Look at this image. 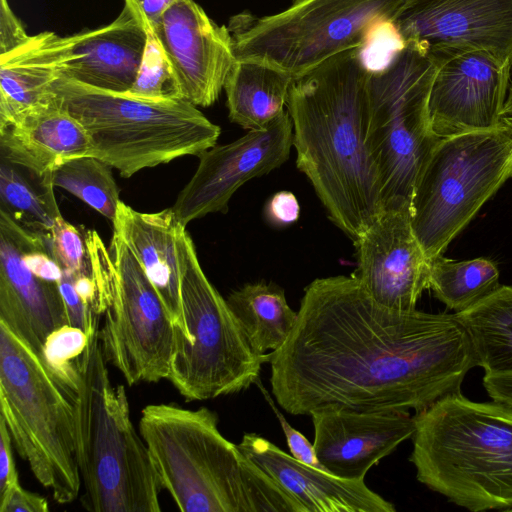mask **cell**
Masks as SVG:
<instances>
[{
	"label": "cell",
	"mask_w": 512,
	"mask_h": 512,
	"mask_svg": "<svg viewBox=\"0 0 512 512\" xmlns=\"http://www.w3.org/2000/svg\"><path fill=\"white\" fill-rule=\"evenodd\" d=\"M297 313L269 358L272 394L292 415L330 407L419 412L460 391L478 366L456 313L387 308L353 275L313 280Z\"/></svg>",
	"instance_id": "6da1fadb"
},
{
	"label": "cell",
	"mask_w": 512,
	"mask_h": 512,
	"mask_svg": "<svg viewBox=\"0 0 512 512\" xmlns=\"http://www.w3.org/2000/svg\"><path fill=\"white\" fill-rule=\"evenodd\" d=\"M369 73L360 49L349 50L295 78L286 104L297 168L329 219L353 242L383 212L367 139Z\"/></svg>",
	"instance_id": "7a4b0ae2"
},
{
	"label": "cell",
	"mask_w": 512,
	"mask_h": 512,
	"mask_svg": "<svg viewBox=\"0 0 512 512\" xmlns=\"http://www.w3.org/2000/svg\"><path fill=\"white\" fill-rule=\"evenodd\" d=\"M139 432L161 489L183 512H304L218 429L217 414L151 404Z\"/></svg>",
	"instance_id": "3957f363"
},
{
	"label": "cell",
	"mask_w": 512,
	"mask_h": 512,
	"mask_svg": "<svg viewBox=\"0 0 512 512\" xmlns=\"http://www.w3.org/2000/svg\"><path fill=\"white\" fill-rule=\"evenodd\" d=\"M413 417L420 483L469 511H512V407L458 391Z\"/></svg>",
	"instance_id": "277c9868"
},
{
	"label": "cell",
	"mask_w": 512,
	"mask_h": 512,
	"mask_svg": "<svg viewBox=\"0 0 512 512\" xmlns=\"http://www.w3.org/2000/svg\"><path fill=\"white\" fill-rule=\"evenodd\" d=\"M93 323L77 360L76 456L80 503L90 512H159L161 487L131 417L123 385L113 386Z\"/></svg>",
	"instance_id": "5b68a950"
},
{
	"label": "cell",
	"mask_w": 512,
	"mask_h": 512,
	"mask_svg": "<svg viewBox=\"0 0 512 512\" xmlns=\"http://www.w3.org/2000/svg\"><path fill=\"white\" fill-rule=\"evenodd\" d=\"M51 92L83 126L90 154L129 178L145 168L199 156L216 145L220 127L183 99L147 100L59 76Z\"/></svg>",
	"instance_id": "8992f818"
},
{
	"label": "cell",
	"mask_w": 512,
	"mask_h": 512,
	"mask_svg": "<svg viewBox=\"0 0 512 512\" xmlns=\"http://www.w3.org/2000/svg\"><path fill=\"white\" fill-rule=\"evenodd\" d=\"M75 396L76 388L0 322V416L20 457L60 504L81 490Z\"/></svg>",
	"instance_id": "52a82bcc"
},
{
	"label": "cell",
	"mask_w": 512,
	"mask_h": 512,
	"mask_svg": "<svg viewBox=\"0 0 512 512\" xmlns=\"http://www.w3.org/2000/svg\"><path fill=\"white\" fill-rule=\"evenodd\" d=\"M180 294L188 339L175 328L167 380L187 401L248 389L270 353L257 354L226 299L208 280L185 227L177 237Z\"/></svg>",
	"instance_id": "ba28073f"
},
{
	"label": "cell",
	"mask_w": 512,
	"mask_h": 512,
	"mask_svg": "<svg viewBox=\"0 0 512 512\" xmlns=\"http://www.w3.org/2000/svg\"><path fill=\"white\" fill-rule=\"evenodd\" d=\"M439 59L425 46L405 45L368 77V145L376 163L384 210L410 209L418 176L440 141L429 99Z\"/></svg>",
	"instance_id": "9c48e42d"
},
{
	"label": "cell",
	"mask_w": 512,
	"mask_h": 512,
	"mask_svg": "<svg viewBox=\"0 0 512 512\" xmlns=\"http://www.w3.org/2000/svg\"><path fill=\"white\" fill-rule=\"evenodd\" d=\"M85 237L95 312L105 315L99 339L107 363L131 386L167 379L175 326L154 285L117 233L108 248L94 230Z\"/></svg>",
	"instance_id": "30bf717a"
},
{
	"label": "cell",
	"mask_w": 512,
	"mask_h": 512,
	"mask_svg": "<svg viewBox=\"0 0 512 512\" xmlns=\"http://www.w3.org/2000/svg\"><path fill=\"white\" fill-rule=\"evenodd\" d=\"M406 0H293L261 18L230 19L236 59L267 62L294 79L327 60L362 48L374 32L393 22Z\"/></svg>",
	"instance_id": "8fae6325"
},
{
	"label": "cell",
	"mask_w": 512,
	"mask_h": 512,
	"mask_svg": "<svg viewBox=\"0 0 512 512\" xmlns=\"http://www.w3.org/2000/svg\"><path fill=\"white\" fill-rule=\"evenodd\" d=\"M512 176V135L503 127L441 138L415 184L410 220L426 257L442 255Z\"/></svg>",
	"instance_id": "7c38bea8"
},
{
	"label": "cell",
	"mask_w": 512,
	"mask_h": 512,
	"mask_svg": "<svg viewBox=\"0 0 512 512\" xmlns=\"http://www.w3.org/2000/svg\"><path fill=\"white\" fill-rule=\"evenodd\" d=\"M292 146L293 126L287 111L264 128L201 153L194 175L171 207L179 223L186 227L208 214L225 213L236 190L284 164Z\"/></svg>",
	"instance_id": "4fadbf2b"
},
{
	"label": "cell",
	"mask_w": 512,
	"mask_h": 512,
	"mask_svg": "<svg viewBox=\"0 0 512 512\" xmlns=\"http://www.w3.org/2000/svg\"><path fill=\"white\" fill-rule=\"evenodd\" d=\"M434 54L439 59L429 99L434 132L444 138L501 127L511 63L476 49Z\"/></svg>",
	"instance_id": "5bb4252c"
},
{
	"label": "cell",
	"mask_w": 512,
	"mask_h": 512,
	"mask_svg": "<svg viewBox=\"0 0 512 512\" xmlns=\"http://www.w3.org/2000/svg\"><path fill=\"white\" fill-rule=\"evenodd\" d=\"M393 24L430 52L484 50L512 65V0H406Z\"/></svg>",
	"instance_id": "9a60e30c"
},
{
	"label": "cell",
	"mask_w": 512,
	"mask_h": 512,
	"mask_svg": "<svg viewBox=\"0 0 512 512\" xmlns=\"http://www.w3.org/2000/svg\"><path fill=\"white\" fill-rule=\"evenodd\" d=\"M352 275L379 304L411 311L429 289V259L411 226L410 209L384 210L354 242Z\"/></svg>",
	"instance_id": "2e32d148"
},
{
	"label": "cell",
	"mask_w": 512,
	"mask_h": 512,
	"mask_svg": "<svg viewBox=\"0 0 512 512\" xmlns=\"http://www.w3.org/2000/svg\"><path fill=\"white\" fill-rule=\"evenodd\" d=\"M155 31L173 64L183 98L197 107L212 105L236 61L228 27L215 23L194 0H178Z\"/></svg>",
	"instance_id": "e0dca14e"
},
{
	"label": "cell",
	"mask_w": 512,
	"mask_h": 512,
	"mask_svg": "<svg viewBox=\"0 0 512 512\" xmlns=\"http://www.w3.org/2000/svg\"><path fill=\"white\" fill-rule=\"evenodd\" d=\"M313 446L327 472L364 480L367 472L415 431L407 410L356 411L330 407L310 414Z\"/></svg>",
	"instance_id": "ac0fdd59"
},
{
	"label": "cell",
	"mask_w": 512,
	"mask_h": 512,
	"mask_svg": "<svg viewBox=\"0 0 512 512\" xmlns=\"http://www.w3.org/2000/svg\"><path fill=\"white\" fill-rule=\"evenodd\" d=\"M25 226L0 209V322L42 357L50 334L68 325L59 283L23 259Z\"/></svg>",
	"instance_id": "d6986e66"
},
{
	"label": "cell",
	"mask_w": 512,
	"mask_h": 512,
	"mask_svg": "<svg viewBox=\"0 0 512 512\" xmlns=\"http://www.w3.org/2000/svg\"><path fill=\"white\" fill-rule=\"evenodd\" d=\"M243 454L291 495L304 512H395L364 480H349L307 465L266 438L244 433Z\"/></svg>",
	"instance_id": "ffe728a7"
},
{
	"label": "cell",
	"mask_w": 512,
	"mask_h": 512,
	"mask_svg": "<svg viewBox=\"0 0 512 512\" xmlns=\"http://www.w3.org/2000/svg\"><path fill=\"white\" fill-rule=\"evenodd\" d=\"M1 157L51 180L63 161L89 155L91 146L83 126L55 95L0 123Z\"/></svg>",
	"instance_id": "44dd1931"
},
{
	"label": "cell",
	"mask_w": 512,
	"mask_h": 512,
	"mask_svg": "<svg viewBox=\"0 0 512 512\" xmlns=\"http://www.w3.org/2000/svg\"><path fill=\"white\" fill-rule=\"evenodd\" d=\"M60 76L94 88L126 93L137 76L147 34L141 19L124 4L111 23L72 35Z\"/></svg>",
	"instance_id": "7402d4cb"
},
{
	"label": "cell",
	"mask_w": 512,
	"mask_h": 512,
	"mask_svg": "<svg viewBox=\"0 0 512 512\" xmlns=\"http://www.w3.org/2000/svg\"><path fill=\"white\" fill-rule=\"evenodd\" d=\"M182 226L172 208L145 213L120 201L113 232L129 247L154 285L177 330L188 339L181 294L177 237Z\"/></svg>",
	"instance_id": "603a6c76"
},
{
	"label": "cell",
	"mask_w": 512,
	"mask_h": 512,
	"mask_svg": "<svg viewBox=\"0 0 512 512\" xmlns=\"http://www.w3.org/2000/svg\"><path fill=\"white\" fill-rule=\"evenodd\" d=\"M72 35L44 31L0 55V123L47 100L69 58Z\"/></svg>",
	"instance_id": "cb8c5ba5"
},
{
	"label": "cell",
	"mask_w": 512,
	"mask_h": 512,
	"mask_svg": "<svg viewBox=\"0 0 512 512\" xmlns=\"http://www.w3.org/2000/svg\"><path fill=\"white\" fill-rule=\"evenodd\" d=\"M293 80L267 62L236 59L223 88L229 119L247 130L268 126L285 112Z\"/></svg>",
	"instance_id": "d4e9b609"
},
{
	"label": "cell",
	"mask_w": 512,
	"mask_h": 512,
	"mask_svg": "<svg viewBox=\"0 0 512 512\" xmlns=\"http://www.w3.org/2000/svg\"><path fill=\"white\" fill-rule=\"evenodd\" d=\"M226 301L259 355L279 349L297 320L298 313L288 305L284 290L274 283L245 284L232 291Z\"/></svg>",
	"instance_id": "484cf974"
},
{
	"label": "cell",
	"mask_w": 512,
	"mask_h": 512,
	"mask_svg": "<svg viewBox=\"0 0 512 512\" xmlns=\"http://www.w3.org/2000/svg\"><path fill=\"white\" fill-rule=\"evenodd\" d=\"M485 373L512 371V287H500L474 307L456 313Z\"/></svg>",
	"instance_id": "4316f807"
},
{
	"label": "cell",
	"mask_w": 512,
	"mask_h": 512,
	"mask_svg": "<svg viewBox=\"0 0 512 512\" xmlns=\"http://www.w3.org/2000/svg\"><path fill=\"white\" fill-rule=\"evenodd\" d=\"M499 287V270L487 258L455 261L439 255L429 261V289L455 313L474 307Z\"/></svg>",
	"instance_id": "83f0119b"
},
{
	"label": "cell",
	"mask_w": 512,
	"mask_h": 512,
	"mask_svg": "<svg viewBox=\"0 0 512 512\" xmlns=\"http://www.w3.org/2000/svg\"><path fill=\"white\" fill-rule=\"evenodd\" d=\"M49 179L1 157L0 209L21 224L40 231H50L61 216Z\"/></svg>",
	"instance_id": "f1b7e54d"
},
{
	"label": "cell",
	"mask_w": 512,
	"mask_h": 512,
	"mask_svg": "<svg viewBox=\"0 0 512 512\" xmlns=\"http://www.w3.org/2000/svg\"><path fill=\"white\" fill-rule=\"evenodd\" d=\"M54 187L76 196L110 221L115 220L120 190L111 166L101 159L83 155L60 163L51 174Z\"/></svg>",
	"instance_id": "f546056e"
},
{
	"label": "cell",
	"mask_w": 512,
	"mask_h": 512,
	"mask_svg": "<svg viewBox=\"0 0 512 512\" xmlns=\"http://www.w3.org/2000/svg\"><path fill=\"white\" fill-rule=\"evenodd\" d=\"M142 24L147 34L146 45L135 81L126 93L147 100H185L173 64L156 31L143 21Z\"/></svg>",
	"instance_id": "4dcf8cb0"
},
{
	"label": "cell",
	"mask_w": 512,
	"mask_h": 512,
	"mask_svg": "<svg viewBox=\"0 0 512 512\" xmlns=\"http://www.w3.org/2000/svg\"><path fill=\"white\" fill-rule=\"evenodd\" d=\"M88 334L71 325H64L47 338L42 358L48 367L67 385L76 388L77 360L83 353Z\"/></svg>",
	"instance_id": "1f68e13d"
},
{
	"label": "cell",
	"mask_w": 512,
	"mask_h": 512,
	"mask_svg": "<svg viewBox=\"0 0 512 512\" xmlns=\"http://www.w3.org/2000/svg\"><path fill=\"white\" fill-rule=\"evenodd\" d=\"M58 262L74 276L90 274L86 237L78 228L59 216L49 231Z\"/></svg>",
	"instance_id": "d6a6232c"
},
{
	"label": "cell",
	"mask_w": 512,
	"mask_h": 512,
	"mask_svg": "<svg viewBox=\"0 0 512 512\" xmlns=\"http://www.w3.org/2000/svg\"><path fill=\"white\" fill-rule=\"evenodd\" d=\"M59 288L65 304L68 325L87 333L93 323L99 320V315L83 302L75 288V276L64 267Z\"/></svg>",
	"instance_id": "836d02e7"
},
{
	"label": "cell",
	"mask_w": 512,
	"mask_h": 512,
	"mask_svg": "<svg viewBox=\"0 0 512 512\" xmlns=\"http://www.w3.org/2000/svg\"><path fill=\"white\" fill-rule=\"evenodd\" d=\"M255 384L261 390L266 401L269 403L274 414L277 416L292 456L307 465L326 471L324 466L317 458L313 443H311L301 432L289 424L284 415L276 407L275 402L268 394L267 390L260 381V378Z\"/></svg>",
	"instance_id": "e575fe53"
},
{
	"label": "cell",
	"mask_w": 512,
	"mask_h": 512,
	"mask_svg": "<svg viewBox=\"0 0 512 512\" xmlns=\"http://www.w3.org/2000/svg\"><path fill=\"white\" fill-rule=\"evenodd\" d=\"M29 37L8 1L0 0V55L22 45Z\"/></svg>",
	"instance_id": "d590c367"
},
{
	"label": "cell",
	"mask_w": 512,
	"mask_h": 512,
	"mask_svg": "<svg viewBox=\"0 0 512 512\" xmlns=\"http://www.w3.org/2000/svg\"><path fill=\"white\" fill-rule=\"evenodd\" d=\"M12 443L6 422L0 416V498L19 484Z\"/></svg>",
	"instance_id": "8d00e7d4"
},
{
	"label": "cell",
	"mask_w": 512,
	"mask_h": 512,
	"mask_svg": "<svg viewBox=\"0 0 512 512\" xmlns=\"http://www.w3.org/2000/svg\"><path fill=\"white\" fill-rule=\"evenodd\" d=\"M48 510L49 505L44 497L25 490L20 484L0 498V512H47Z\"/></svg>",
	"instance_id": "74e56055"
},
{
	"label": "cell",
	"mask_w": 512,
	"mask_h": 512,
	"mask_svg": "<svg viewBox=\"0 0 512 512\" xmlns=\"http://www.w3.org/2000/svg\"><path fill=\"white\" fill-rule=\"evenodd\" d=\"M300 206L292 192L280 191L275 193L267 202L265 215L269 222L282 226L291 224L299 218Z\"/></svg>",
	"instance_id": "f35d334b"
},
{
	"label": "cell",
	"mask_w": 512,
	"mask_h": 512,
	"mask_svg": "<svg viewBox=\"0 0 512 512\" xmlns=\"http://www.w3.org/2000/svg\"><path fill=\"white\" fill-rule=\"evenodd\" d=\"M178 0H124L133 12L156 30L164 13Z\"/></svg>",
	"instance_id": "ab89813d"
},
{
	"label": "cell",
	"mask_w": 512,
	"mask_h": 512,
	"mask_svg": "<svg viewBox=\"0 0 512 512\" xmlns=\"http://www.w3.org/2000/svg\"><path fill=\"white\" fill-rule=\"evenodd\" d=\"M502 116H512V82H510Z\"/></svg>",
	"instance_id": "60d3db41"
},
{
	"label": "cell",
	"mask_w": 512,
	"mask_h": 512,
	"mask_svg": "<svg viewBox=\"0 0 512 512\" xmlns=\"http://www.w3.org/2000/svg\"><path fill=\"white\" fill-rule=\"evenodd\" d=\"M502 126L512 135V116L502 117Z\"/></svg>",
	"instance_id": "b9f144b4"
}]
</instances>
